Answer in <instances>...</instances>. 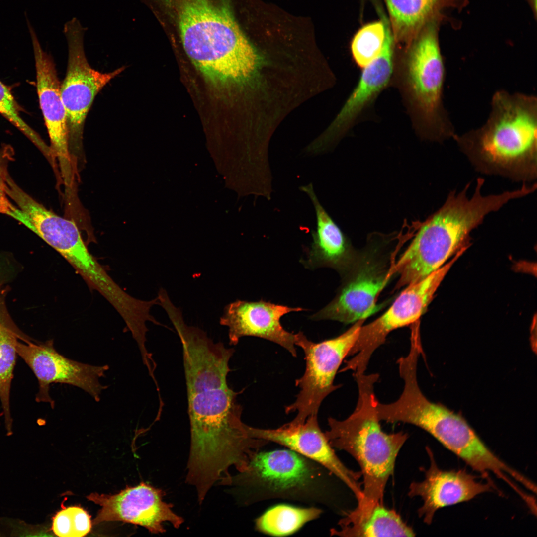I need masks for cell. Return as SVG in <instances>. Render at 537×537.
I'll use <instances>...</instances> for the list:
<instances>
[{
	"label": "cell",
	"instance_id": "cell-1",
	"mask_svg": "<svg viewBox=\"0 0 537 537\" xmlns=\"http://www.w3.org/2000/svg\"><path fill=\"white\" fill-rule=\"evenodd\" d=\"M238 394L228 385L187 393L190 448L186 481L195 487L200 503L216 482L228 483L231 466L243 472L268 443L249 435Z\"/></svg>",
	"mask_w": 537,
	"mask_h": 537
},
{
	"label": "cell",
	"instance_id": "cell-2",
	"mask_svg": "<svg viewBox=\"0 0 537 537\" xmlns=\"http://www.w3.org/2000/svg\"><path fill=\"white\" fill-rule=\"evenodd\" d=\"M537 136L536 96L501 90L485 123L453 139L477 172L528 183L537 176Z\"/></svg>",
	"mask_w": 537,
	"mask_h": 537
},
{
	"label": "cell",
	"instance_id": "cell-3",
	"mask_svg": "<svg viewBox=\"0 0 537 537\" xmlns=\"http://www.w3.org/2000/svg\"><path fill=\"white\" fill-rule=\"evenodd\" d=\"M484 183V178L477 179L470 197L467 195L470 182L459 192L450 191L443 204L420 224L410 245L391 266L393 273L399 275L396 288L423 280L452 255L469 247L470 233L485 217L517 197L514 190L483 195Z\"/></svg>",
	"mask_w": 537,
	"mask_h": 537
},
{
	"label": "cell",
	"instance_id": "cell-4",
	"mask_svg": "<svg viewBox=\"0 0 537 537\" xmlns=\"http://www.w3.org/2000/svg\"><path fill=\"white\" fill-rule=\"evenodd\" d=\"M354 375L358 391L356 408L345 420L329 417V429L324 434L332 447L346 451L358 463L363 487L362 497L356 508L365 511L383 504L386 483L393 473L396 457L408 434L403 432L387 434L381 428L374 389L378 374Z\"/></svg>",
	"mask_w": 537,
	"mask_h": 537
},
{
	"label": "cell",
	"instance_id": "cell-5",
	"mask_svg": "<svg viewBox=\"0 0 537 537\" xmlns=\"http://www.w3.org/2000/svg\"><path fill=\"white\" fill-rule=\"evenodd\" d=\"M429 26L395 60L394 79L414 128L423 139L443 142L456 134L443 102L446 67L437 32Z\"/></svg>",
	"mask_w": 537,
	"mask_h": 537
},
{
	"label": "cell",
	"instance_id": "cell-6",
	"mask_svg": "<svg viewBox=\"0 0 537 537\" xmlns=\"http://www.w3.org/2000/svg\"><path fill=\"white\" fill-rule=\"evenodd\" d=\"M404 419L426 431L487 481H492L490 473L506 484L517 477L518 471L497 456L463 417L423 393L409 400Z\"/></svg>",
	"mask_w": 537,
	"mask_h": 537
},
{
	"label": "cell",
	"instance_id": "cell-7",
	"mask_svg": "<svg viewBox=\"0 0 537 537\" xmlns=\"http://www.w3.org/2000/svg\"><path fill=\"white\" fill-rule=\"evenodd\" d=\"M323 466L291 449L257 452L244 471L231 476L234 485L254 500L282 498L316 501Z\"/></svg>",
	"mask_w": 537,
	"mask_h": 537
},
{
	"label": "cell",
	"instance_id": "cell-8",
	"mask_svg": "<svg viewBox=\"0 0 537 537\" xmlns=\"http://www.w3.org/2000/svg\"><path fill=\"white\" fill-rule=\"evenodd\" d=\"M365 320L357 321L336 337L318 343L309 340L301 332L295 334V345L304 353L306 368L303 375L295 381L300 389L295 401L285 408L287 414L297 413L292 422L302 423L309 416L317 415L324 399L339 388L334 384L335 375Z\"/></svg>",
	"mask_w": 537,
	"mask_h": 537
},
{
	"label": "cell",
	"instance_id": "cell-9",
	"mask_svg": "<svg viewBox=\"0 0 537 537\" xmlns=\"http://www.w3.org/2000/svg\"><path fill=\"white\" fill-rule=\"evenodd\" d=\"M464 252L463 250L458 251L449 262L425 278L406 286L382 315L365 326L362 325L349 355H355L341 371L351 370L365 373L372 355L384 343L391 332L419 320L445 276Z\"/></svg>",
	"mask_w": 537,
	"mask_h": 537
},
{
	"label": "cell",
	"instance_id": "cell-10",
	"mask_svg": "<svg viewBox=\"0 0 537 537\" xmlns=\"http://www.w3.org/2000/svg\"><path fill=\"white\" fill-rule=\"evenodd\" d=\"M373 251L358 255L334 298L310 318L332 320L345 324L365 319L376 311L378 295L393 275ZM344 273V274H345Z\"/></svg>",
	"mask_w": 537,
	"mask_h": 537
},
{
	"label": "cell",
	"instance_id": "cell-11",
	"mask_svg": "<svg viewBox=\"0 0 537 537\" xmlns=\"http://www.w3.org/2000/svg\"><path fill=\"white\" fill-rule=\"evenodd\" d=\"M16 351L36 376L39 383L37 402L50 404L54 401L49 394L52 383H63L79 388L90 395L96 402L107 389L99 380L105 376L108 365H93L71 359L58 353L52 340L44 343H22L17 341Z\"/></svg>",
	"mask_w": 537,
	"mask_h": 537
},
{
	"label": "cell",
	"instance_id": "cell-12",
	"mask_svg": "<svg viewBox=\"0 0 537 537\" xmlns=\"http://www.w3.org/2000/svg\"><path fill=\"white\" fill-rule=\"evenodd\" d=\"M164 495L162 489L144 482L113 495L92 493L87 498L101 507L92 524L122 521L144 527L153 534L164 533L166 522L178 529L183 519L172 510V504L163 500Z\"/></svg>",
	"mask_w": 537,
	"mask_h": 537
},
{
	"label": "cell",
	"instance_id": "cell-13",
	"mask_svg": "<svg viewBox=\"0 0 537 537\" xmlns=\"http://www.w3.org/2000/svg\"><path fill=\"white\" fill-rule=\"evenodd\" d=\"M248 432L252 438L282 445L318 463L343 482L357 501L362 498L361 472L348 469L339 459L321 430L317 415L309 416L304 422H290L277 429L248 426Z\"/></svg>",
	"mask_w": 537,
	"mask_h": 537
},
{
	"label": "cell",
	"instance_id": "cell-14",
	"mask_svg": "<svg viewBox=\"0 0 537 537\" xmlns=\"http://www.w3.org/2000/svg\"><path fill=\"white\" fill-rule=\"evenodd\" d=\"M394 38L385 26V38L379 56L363 68L359 80L334 120L306 148L311 154L324 152L348 131L357 119L392 81L395 65Z\"/></svg>",
	"mask_w": 537,
	"mask_h": 537
},
{
	"label": "cell",
	"instance_id": "cell-15",
	"mask_svg": "<svg viewBox=\"0 0 537 537\" xmlns=\"http://www.w3.org/2000/svg\"><path fill=\"white\" fill-rule=\"evenodd\" d=\"M66 76L61 84V98L66 110L70 149L81 148L84 124L97 93L125 69L109 73L92 68L85 55L82 44L71 41Z\"/></svg>",
	"mask_w": 537,
	"mask_h": 537
},
{
	"label": "cell",
	"instance_id": "cell-16",
	"mask_svg": "<svg viewBox=\"0 0 537 537\" xmlns=\"http://www.w3.org/2000/svg\"><path fill=\"white\" fill-rule=\"evenodd\" d=\"M27 25L34 54L39 105L50 138V147L58 160L65 185L70 186L73 175L67 115L61 96V84L53 60L42 50L30 23Z\"/></svg>",
	"mask_w": 537,
	"mask_h": 537
},
{
	"label": "cell",
	"instance_id": "cell-17",
	"mask_svg": "<svg viewBox=\"0 0 537 537\" xmlns=\"http://www.w3.org/2000/svg\"><path fill=\"white\" fill-rule=\"evenodd\" d=\"M430 464L425 470L422 481L413 482L409 487L410 497H420L423 501L418 509L419 517L430 525L436 512L444 507L469 501L477 496L495 490L492 482H483L465 470H443L437 465L431 449L426 447Z\"/></svg>",
	"mask_w": 537,
	"mask_h": 537
},
{
	"label": "cell",
	"instance_id": "cell-18",
	"mask_svg": "<svg viewBox=\"0 0 537 537\" xmlns=\"http://www.w3.org/2000/svg\"><path fill=\"white\" fill-rule=\"evenodd\" d=\"M305 310L264 300H237L226 305L219 323L228 328L229 344L236 345L244 336L265 339L279 345L296 357L295 334L284 329L280 323L284 315Z\"/></svg>",
	"mask_w": 537,
	"mask_h": 537
},
{
	"label": "cell",
	"instance_id": "cell-19",
	"mask_svg": "<svg viewBox=\"0 0 537 537\" xmlns=\"http://www.w3.org/2000/svg\"><path fill=\"white\" fill-rule=\"evenodd\" d=\"M311 199L316 217V228L307 251L305 266L309 268L330 267L344 274L358 254L349 240L320 204L312 183L300 187Z\"/></svg>",
	"mask_w": 537,
	"mask_h": 537
},
{
	"label": "cell",
	"instance_id": "cell-20",
	"mask_svg": "<svg viewBox=\"0 0 537 537\" xmlns=\"http://www.w3.org/2000/svg\"><path fill=\"white\" fill-rule=\"evenodd\" d=\"M330 530L331 536L341 537H414L415 534L394 510L378 504L365 511L353 510Z\"/></svg>",
	"mask_w": 537,
	"mask_h": 537
},
{
	"label": "cell",
	"instance_id": "cell-21",
	"mask_svg": "<svg viewBox=\"0 0 537 537\" xmlns=\"http://www.w3.org/2000/svg\"><path fill=\"white\" fill-rule=\"evenodd\" d=\"M445 0H385L395 40L409 46L421 28L447 4Z\"/></svg>",
	"mask_w": 537,
	"mask_h": 537
},
{
	"label": "cell",
	"instance_id": "cell-22",
	"mask_svg": "<svg viewBox=\"0 0 537 537\" xmlns=\"http://www.w3.org/2000/svg\"><path fill=\"white\" fill-rule=\"evenodd\" d=\"M322 511L318 508L296 507L278 505L266 511L255 522L260 532L272 536L282 537L293 534L305 524L318 518Z\"/></svg>",
	"mask_w": 537,
	"mask_h": 537
},
{
	"label": "cell",
	"instance_id": "cell-23",
	"mask_svg": "<svg viewBox=\"0 0 537 537\" xmlns=\"http://www.w3.org/2000/svg\"><path fill=\"white\" fill-rule=\"evenodd\" d=\"M17 341L16 334L10 329L3 324L0 327V399L8 430H10L12 424L9 396L17 354Z\"/></svg>",
	"mask_w": 537,
	"mask_h": 537
},
{
	"label": "cell",
	"instance_id": "cell-24",
	"mask_svg": "<svg viewBox=\"0 0 537 537\" xmlns=\"http://www.w3.org/2000/svg\"><path fill=\"white\" fill-rule=\"evenodd\" d=\"M385 38V24L378 21L368 24L355 35L351 44L354 59L361 68H364L380 54Z\"/></svg>",
	"mask_w": 537,
	"mask_h": 537
},
{
	"label": "cell",
	"instance_id": "cell-25",
	"mask_svg": "<svg viewBox=\"0 0 537 537\" xmlns=\"http://www.w3.org/2000/svg\"><path fill=\"white\" fill-rule=\"evenodd\" d=\"M90 516L83 508L73 506L63 508L52 518V530L61 537H81L91 530Z\"/></svg>",
	"mask_w": 537,
	"mask_h": 537
},
{
	"label": "cell",
	"instance_id": "cell-26",
	"mask_svg": "<svg viewBox=\"0 0 537 537\" xmlns=\"http://www.w3.org/2000/svg\"><path fill=\"white\" fill-rule=\"evenodd\" d=\"M20 107L9 88L0 81V113L24 134L42 153L48 146L21 116Z\"/></svg>",
	"mask_w": 537,
	"mask_h": 537
},
{
	"label": "cell",
	"instance_id": "cell-27",
	"mask_svg": "<svg viewBox=\"0 0 537 537\" xmlns=\"http://www.w3.org/2000/svg\"><path fill=\"white\" fill-rule=\"evenodd\" d=\"M14 150L10 145L0 148V213L6 215L22 223L24 217L21 210L10 201L7 193L8 167L14 160Z\"/></svg>",
	"mask_w": 537,
	"mask_h": 537
},
{
	"label": "cell",
	"instance_id": "cell-28",
	"mask_svg": "<svg viewBox=\"0 0 537 537\" xmlns=\"http://www.w3.org/2000/svg\"><path fill=\"white\" fill-rule=\"evenodd\" d=\"M2 325H3V324L2 323V322H1V320H0V326H1Z\"/></svg>",
	"mask_w": 537,
	"mask_h": 537
}]
</instances>
